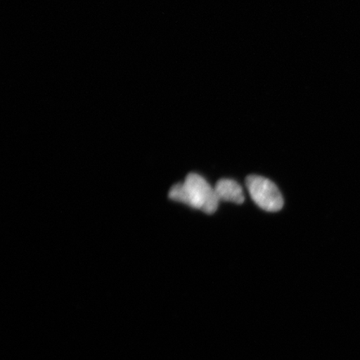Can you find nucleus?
Masks as SVG:
<instances>
[{"label": "nucleus", "mask_w": 360, "mask_h": 360, "mask_svg": "<svg viewBox=\"0 0 360 360\" xmlns=\"http://www.w3.org/2000/svg\"><path fill=\"white\" fill-rule=\"evenodd\" d=\"M214 191L219 201H229L241 205L245 198L242 187L236 180L222 179L215 184Z\"/></svg>", "instance_id": "nucleus-3"}, {"label": "nucleus", "mask_w": 360, "mask_h": 360, "mask_svg": "<svg viewBox=\"0 0 360 360\" xmlns=\"http://www.w3.org/2000/svg\"><path fill=\"white\" fill-rule=\"evenodd\" d=\"M169 197L209 214L215 213L219 202L214 188L195 173L188 174L184 183H179L171 188Z\"/></svg>", "instance_id": "nucleus-1"}, {"label": "nucleus", "mask_w": 360, "mask_h": 360, "mask_svg": "<svg viewBox=\"0 0 360 360\" xmlns=\"http://www.w3.org/2000/svg\"><path fill=\"white\" fill-rule=\"evenodd\" d=\"M245 183L251 199L259 208L268 212H278L282 210L283 196L271 180L258 175H250Z\"/></svg>", "instance_id": "nucleus-2"}]
</instances>
